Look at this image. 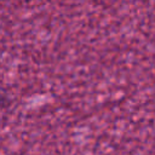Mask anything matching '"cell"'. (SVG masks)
I'll return each instance as SVG.
<instances>
[{
    "mask_svg": "<svg viewBox=\"0 0 155 155\" xmlns=\"http://www.w3.org/2000/svg\"><path fill=\"white\" fill-rule=\"evenodd\" d=\"M10 103H11V101H10L8 96H7L6 93H4L2 91H0V109L8 107Z\"/></svg>",
    "mask_w": 155,
    "mask_h": 155,
    "instance_id": "6da1fadb",
    "label": "cell"
}]
</instances>
